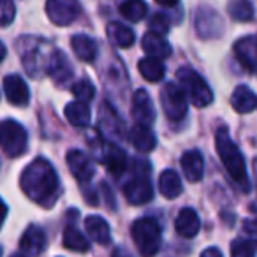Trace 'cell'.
Masks as SVG:
<instances>
[{
  "label": "cell",
  "instance_id": "26",
  "mask_svg": "<svg viewBox=\"0 0 257 257\" xmlns=\"http://www.w3.org/2000/svg\"><path fill=\"white\" fill-rule=\"evenodd\" d=\"M107 37L109 41L118 48H131L136 41V36H134V30L128 29V27L121 25V23L111 22L107 25Z\"/></svg>",
  "mask_w": 257,
  "mask_h": 257
},
{
  "label": "cell",
  "instance_id": "7",
  "mask_svg": "<svg viewBox=\"0 0 257 257\" xmlns=\"http://www.w3.org/2000/svg\"><path fill=\"white\" fill-rule=\"evenodd\" d=\"M161 104L162 109H164L166 116L171 121H180L185 118L187 114V99H185V92H183L180 86H176L175 83H168L164 85L161 92Z\"/></svg>",
  "mask_w": 257,
  "mask_h": 257
},
{
  "label": "cell",
  "instance_id": "34",
  "mask_svg": "<svg viewBox=\"0 0 257 257\" xmlns=\"http://www.w3.org/2000/svg\"><path fill=\"white\" fill-rule=\"evenodd\" d=\"M243 227H245V231L257 241V220H246Z\"/></svg>",
  "mask_w": 257,
  "mask_h": 257
},
{
  "label": "cell",
  "instance_id": "12",
  "mask_svg": "<svg viewBox=\"0 0 257 257\" xmlns=\"http://www.w3.org/2000/svg\"><path fill=\"white\" fill-rule=\"evenodd\" d=\"M46 71L57 85H65L72 78V67L62 51H53V55L48 60Z\"/></svg>",
  "mask_w": 257,
  "mask_h": 257
},
{
  "label": "cell",
  "instance_id": "14",
  "mask_svg": "<svg viewBox=\"0 0 257 257\" xmlns=\"http://www.w3.org/2000/svg\"><path fill=\"white\" fill-rule=\"evenodd\" d=\"M182 169H183V175L189 182L196 183L199 180H203L204 175V161H203V155L201 152L197 150H189L182 155Z\"/></svg>",
  "mask_w": 257,
  "mask_h": 257
},
{
  "label": "cell",
  "instance_id": "15",
  "mask_svg": "<svg viewBox=\"0 0 257 257\" xmlns=\"http://www.w3.org/2000/svg\"><path fill=\"white\" fill-rule=\"evenodd\" d=\"M176 232L183 238H194L201 229V220L194 208H182L175 220Z\"/></svg>",
  "mask_w": 257,
  "mask_h": 257
},
{
  "label": "cell",
  "instance_id": "9",
  "mask_svg": "<svg viewBox=\"0 0 257 257\" xmlns=\"http://www.w3.org/2000/svg\"><path fill=\"white\" fill-rule=\"evenodd\" d=\"M133 116L140 125H154L155 121V109L152 104L150 95L147 93V90H136L133 95Z\"/></svg>",
  "mask_w": 257,
  "mask_h": 257
},
{
  "label": "cell",
  "instance_id": "4",
  "mask_svg": "<svg viewBox=\"0 0 257 257\" xmlns=\"http://www.w3.org/2000/svg\"><path fill=\"white\" fill-rule=\"evenodd\" d=\"M133 239L138 246V252L143 257H154L161 250L162 232L161 225L154 218H138L131 229Z\"/></svg>",
  "mask_w": 257,
  "mask_h": 257
},
{
  "label": "cell",
  "instance_id": "29",
  "mask_svg": "<svg viewBox=\"0 0 257 257\" xmlns=\"http://www.w3.org/2000/svg\"><path fill=\"white\" fill-rule=\"evenodd\" d=\"M229 15L236 22H250L253 18V6L250 0H236L229 6Z\"/></svg>",
  "mask_w": 257,
  "mask_h": 257
},
{
  "label": "cell",
  "instance_id": "20",
  "mask_svg": "<svg viewBox=\"0 0 257 257\" xmlns=\"http://www.w3.org/2000/svg\"><path fill=\"white\" fill-rule=\"evenodd\" d=\"M65 118L69 120V123L74 125V127H88L90 120H92V113H90V106L81 100H76V102H69L64 109Z\"/></svg>",
  "mask_w": 257,
  "mask_h": 257
},
{
  "label": "cell",
  "instance_id": "22",
  "mask_svg": "<svg viewBox=\"0 0 257 257\" xmlns=\"http://www.w3.org/2000/svg\"><path fill=\"white\" fill-rule=\"evenodd\" d=\"M71 46L74 55L83 62H93L97 57V44L92 37L85 34H78L71 39Z\"/></svg>",
  "mask_w": 257,
  "mask_h": 257
},
{
  "label": "cell",
  "instance_id": "32",
  "mask_svg": "<svg viewBox=\"0 0 257 257\" xmlns=\"http://www.w3.org/2000/svg\"><path fill=\"white\" fill-rule=\"evenodd\" d=\"M16 8L13 0H0V27H9L15 22Z\"/></svg>",
  "mask_w": 257,
  "mask_h": 257
},
{
  "label": "cell",
  "instance_id": "41",
  "mask_svg": "<svg viewBox=\"0 0 257 257\" xmlns=\"http://www.w3.org/2000/svg\"><path fill=\"white\" fill-rule=\"evenodd\" d=\"M13 257H25V255H23V253H15Z\"/></svg>",
  "mask_w": 257,
  "mask_h": 257
},
{
  "label": "cell",
  "instance_id": "37",
  "mask_svg": "<svg viewBox=\"0 0 257 257\" xmlns=\"http://www.w3.org/2000/svg\"><path fill=\"white\" fill-rule=\"evenodd\" d=\"M159 6H164V8H175L180 0H155Z\"/></svg>",
  "mask_w": 257,
  "mask_h": 257
},
{
  "label": "cell",
  "instance_id": "39",
  "mask_svg": "<svg viewBox=\"0 0 257 257\" xmlns=\"http://www.w3.org/2000/svg\"><path fill=\"white\" fill-rule=\"evenodd\" d=\"M6 55H8V50H6L4 43H2V41H0V62L4 60V58H6Z\"/></svg>",
  "mask_w": 257,
  "mask_h": 257
},
{
  "label": "cell",
  "instance_id": "1",
  "mask_svg": "<svg viewBox=\"0 0 257 257\" xmlns=\"http://www.w3.org/2000/svg\"><path fill=\"white\" fill-rule=\"evenodd\" d=\"M20 185L29 199L43 206H51L60 196L57 171L46 159H36L30 162L20 178Z\"/></svg>",
  "mask_w": 257,
  "mask_h": 257
},
{
  "label": "cell",
  "instance_id": "28",
  "mask_svg": "<svg viewBox=\"0 0 257 257\" xmlns=\"http://www.w3.org/2000/svg\"><path fill=\"white\" fill-rule=\"evenodd\" d=\"M64 246L72 250V252H86L90 248V243L81 234V231H78V227L69 225L64 231Z\"/></svg>",
  "mask_w": 257,
  "mask_h": 257
},
{
  "label": "cell",
  "instance_id": "8",
  "mask_svg": "<svg viewBox=\"0 0 257 257\" xmlns=\"http://www.w3.org/2000/svg\"><path fill=\"white\" fill-rule=\"evenodd\" d=\"M48 18L58 27H67L81 13L78 0H46Z\"/></svg>",
  "mask_w": 257,
  "mask_h": 257
},
{
  "label": "cell",
  "instance_id": "35",
  "mask_svg": "<svg viewBox=\"0 0 257 257\" xmlns=\"http://www.w3.org/2000/svg\"><path fill=\"white\" fill-rule=\"evenodd\" d=\"M201 257H222V252L218 248H215V246H210V248H206L201 253Z\"/></svg>",
  "mask_w": 257,
  "mask_h": 257
},
{
  "label": "cell",
  "instance_id": "11",
  "mask_svg": "<svg viewBox=\"0 0 257 257\" xmlns=\"http://www.w3.org/2000/svg\"><path fill=\"white\" fill-rule=\"evenodd\" d=\"M67 168L69 171L72 173L78 182L81 183H86L92 180L93 176V164L92 161L88 159V155H85L81 150H71L67 154Z\"/></svg>",
  "mask_w": 257,
  "mask_h": 257
},
{
  "label": "cell",
  "instance_id": "23",
  "mask_svg": "<svg viewBox=\"0 0 257 257\" xmlns=\"http://www.w3.org/2000/svg\"><path fill=\"white\" fill-rule=\"evenodd\" d=\"M131 141L133 145L136 147L138 152H143V154H148L155 148L157 145V140H155L154 133H152L150 128L147 125H140L136 123L131 131Z\"/></svg>",
  "mask_w": 257,
  "mask_h": 257
},
{
  "label": "cell",
  "instance_id": "17",
  "mask_svg": "<svg viewBox=\"0 0 257 257\" xmlns=\"http://www.w3.org/2000/svg\"><path fill=\"white\" fill-rule=\"evenodd\" d=\"M85 229L88 232V236L99 245H107L111 241V231L109 224L104 220L99 215H90L85 220Z\"/></svg>",
  "mask_w": 257,
  "mask_h": 257
},
{
  "label": "cell",
  "instance_id": "19",
  "mask_svg": "<svg viewBox=\"0 0 257 257\" xmlns=\"http://www.w3.org/2000/svg\"><path fill=\"white\" fill-rule=\"evenodd\" d=\"M159 190L166 199H175L182 194V180L175 169H166L159 176Z\"/></svg>",
  "mask_w": 257,
  "mask_h": 257
},
{
  "label": "cell",
  "instance_id": "2",
  "mask_svg": "<svg viewBox=\"0 0 257 257\" xmlns=\"http://www.w3.org/2000/svg\"><path fill=\"white\" fill-rule=\"evenodd\" d=\"M215 145H217V154H218V157H220L227 175L231 176L232 182H234L243 192H248L250 182H248V175H246L245 159H243L239 148L236 147V143L231 140V136H229L225 127H220L217 131V134H215Z\"/></svg>",
  "mask_w": 257,
  "mask_h": 257
},
{
  "label": "cell",
  "instance_id": "38",
  "mask_svg": "<svg viewBox=\"0 0 257 257\" xmlns=\"http://www.w3.org/2000/svg\"><path fill=\"white\" fill-rule=\"evenodd\" d=\"M111 257H133V255H131V253H128L125 248H114L113 255H111Z\"/></svg>",
  "mask_w": 257,
  "mask_h": 257
},
{
  "label": "cell",
  "instance_id": "27",
  "mask_svg": "<svg viewBox=\"0 0 257 257\" xmlns=\"http://www.w3.org/2000/svg\"><path fill=\"white\" fill-rule=\"evenodd\" d=\"M120 13L125 20L133 23H138L147 16L148 6L145 0H125L123 4L120 6Z\"/></svg>",
  "mask_w": 257,
  "mask_h": 257
},
{
  "label": "cell",
  "instance_id": "10",
  "mask_svg": "<svg viewBox=\"0 0 257 257\" xmlns=\"http://www.w3.org/2000/svg\"><path fill=\"white\" fill-rule=\"evenodd\" d=\"M4 92L6 97L15 106H27L30 100V90L25 79L18 74H9L4 78Z\"/></svg>",
  "mask_w": 257,
  "mask_h": 257
},
{
  "label": "cell",
  "instance_id": "31",
  "mask_svg": "<svg viewBox=\"0 0 257 257\" xmlns=\"http://www.w3.org/2000/svg\"><path fill=\"white\" fill-rule=\"evenodd\" d=\"M231 257H255V250L253 245L248 239L236 238L231 243Z\"/></svg>",
  "mask_w": 257,
  "mask_h": 257
},
{
  "label": "cell",
  "instance_id": "18",
  "mask_svg": "<svg viewBox=\"0 0 257 257\" xmlns=\"http://www.w3.org/2000/svg\"><path fill=\"white\" fill-rule=\"evenodd\" d=\"M234 55L243 69H246V71H253V69H255L257 46L253 44V41L250 39V37L239 39L238 43L234 44Z\"/></svg>",
  "mask_w": 257,
  "mask_h": 257
},
{
  "label": "cell",
  "instance_id": "6",
  "mask_svg": "<svg viewBox=\"0 0 257 257\" xmlns=\"http://www.w3.org/2000/svg\"><path fill=\"white\" fill-rule=\"evenodd\" d=\"M29 136L23 125L15 120L0 121V148L8 157H22L27 152Z\"/></svg>",
  "mask_w": 257,
  "mask_h": 257
},
{
  "label": "cell",
  "instance_id": "21",
  "mask_svg": "<svg viewBox=\"0 0 257 257\" xmlns=\"http://www.w3.org/2000/svg\"><path fill=\"white\" fill-rule=\"evenodd\" d=\"M231 104L234 107L236 113H252L253 109L257 107V97L252 93V90L248 86H236V90L232 92L231 97Z\"/></svg>",
  "mask_w": 257,
  "mask_h": 257
},
{
  "label": "cell",
  "instance_id": "24",
  "mask_svg": "<svg viewBox=\"0 0 257 257\" xmlns=\"http://www.w3.org/2000/svg\"><path fill=\"white\" fill-rule=\"evenodd\" d=\"M102 162L106 164L107 171H109L111 175L120 176L121 173L125 171V168H127V155H125V152L121 150L120 147L109 145V147L106 148V154H104Z\"/></svg>",
  "mask_w": 257,
  "mask_h": 257
},
{
  "label": "cell",
  "instance_id": "3",
  "mask_svg": "<svg viewBox=\"0 0 257 257\" xmlns=\"http://www.w3.org/2000/svg\"><path fill=\"white\" fill-rule=\"evenodd\" d=\"M123 196L128 203L133 204H145L152 201L154 189L150 182V164L141 159H136L133 166V176L123 185Z\"/></svg>",
  "mask_w": 257,
  "mask_h": 257
},
{
  "label": "cell",
  "instance_id": "30",
  "mask_svg": "<svg viewBox=\"0 0 257 257\" xmlns=\"http://www.w3.org/2000/svg\"><path fill=\"white\" fill-rule=\"evenodd\" d=\"M71 92H72V95L76 97V100L88 102V100H92L93 95H95V86H93V83L88 81V79H79V81H76L74 85H72Z\"/></svg>",
  "mask_w": 257,
  "mask_h": 257
},
{
  "label": "cell",
  "instance_id": "33",
  "mask_svg": "<svg viewBox=\"0 0 257 257\" xmlns=\"http://www.w3.org/2000/svg\"><path fill=\"white\" fill-rule=\"evenodd\" d=\"M150 32H155V34H161V36H164V34L169 32V20L166 15H155L154 18L150 20Z\"/></svg>",
  "mask_w": 257,
  "mask_h": 257
},
{
  "label": "cell",
  "instance_id": "42",
  "mask_svg": "<svg viewBox=\"0 0 257 257\" xmlns=\"http://www.w3.org/2000/svg\"><path fill=\"white\" fill-rule=\"evenodd\" d=\"M0 257H2V248H0Z\"/></svg>",
  "mask_w": 257,
  "mask_h": 257
},
{
  "label": "cell",
  "instance_id": "13",
  "mask_svg": "<svg viewBox=\"0 0 257 257\" xmlns=\"http://www.w3.org/2000/svg\"><path fill=\"white\" fill-rule=\"evenodd\" d=\"M46 246V234L41 227L37 225H30L25 232H23L22 239H20V248L27 253V255H39Z\"/></svg>",
  "mask_w": 257,
  "mask_h": 257
},
{
  "label": "cell",
  "instance_id": "40",
  "mask_svg": "<svg viewBox=\"0 0 257 257\" xmlns=\"http://www.w3.org/2000/svg\"><path fill=\"white\" fill-rule=\"evenodd\" d=\"M253 171H255V175H257V161H253Z\"/></svg>",
  "mask_w": 257,
  "mask_h": 257
},
{
  "label": "cell",
  "instance_id": "5",
  "mask_svg": "<svg viewBox=\"0 0 257 257\" xmlns=\"http://www.w3.org/2000/svg\"><path fill=\"white\" fill-rule=\"evenodd\" d=\"M176 78L182 83L183 90L189 93L190 102L196 107H206L213 102V92L210 85L192 67H180Z\"/></svg>",
  "mask_w": 257,
  "mask_h": 257
},
{
  "label": "cell",
  "instance_id": "16",
  "mask_svg": "<svg viewBox=\"0 0 257 257\" xmlns=\"http://www.w3.org/2000/svg\"><path fill=\"white\" fill-rule=\"evenodd\" d=\"M141 46H143V51L148 57H155L162 60V58L171 55V46H169V43L161 34H155V32L145 34L143 41H141Z\"/></svg>",
  "mask_w": 257,
  "mask_h": 257
},
{
  "label": "cell",
  "instance_id": "25",
  "mask_svg": "<svg viewBox=\"0 0 257 257\" xmlns=\"http://www.w3.org/2000/svg\"><path fill=\"white\" fill-rule=\"evenodd\" d=\"M138 71H140V74L150 83L161 81L166 74V67H164V64H162V60L155 57L141 58L140 64H138Z\"/></svg>",
  "mask_w": 257,
  "mask_h": 257
},
{
  "label": "cell",
  "instance_id": "36",
  "mask_svg": "<svg viewBox=\"0 0 257 257\" xmlns=\"http://www.w3.org/2000/svg\"><path fill=\"white\" fill-rule=\"evenodd\" d=\"M6 215H8V206H6L4 201L0 199V227H2V224H4Z\"/></svg>",
  "mask_w": 257,
  "mask_h": 257
}]
</instances>
